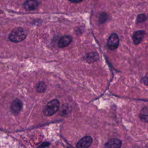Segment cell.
<instances>
[{"label":"cell","instance_id":"6da1fadb","mask_svg":"<svg viewBox=\"0 0 148 148\" xmlns=\"http://www.w3.org/2000/svg\"><path fill=\"white\" fill-rule=\"evenodd\" d=\"M27 36L25 31L21 27H18L13 29L9 35V39L14 43L20 42L23 40Z\"/></svg>","mask_w":148,"mask_h":148},{"label":"cell","instance_id":"7a4b0ae2","mask_svg":"<svg viewBox=\"0 0 148 148\" xmlns=\"http://www.w3.org/2000/svg\"><path fill=\"white\" fill-rule=\"evenodd\" d=\"M60 107L59 101L57 99H53L50 101L44 108L43 113L46 116H50L57 112Z\"/></svg>","mask_w":148,"mask_h":148},{"label":"cell","instance_id":"3957f363","mask_svg":"<svg viewBox=\"0 0 148 148\" xmlns=\"http://www.w3.org/2000/svg\"><path fill=\"white\" fill-rule=\"evenodd\" d=\"M119 38L116 33L112 34L109 38L107 42V46L110 50H114L119 46Z\"/></svg>","mask_w":148,"mask_h":148},{"label":"cell","instance_id":"277c9868","mask_svg":"<svg viewBox=\"0 0 148 148\" xmlns=\"http://www.w3.org/2000/svg\"><path fill=\"white\" fill-rule=\"evenodd\" d=\"M92 142V138L90 136H86L82 138L77 142L76 147L77 148H88Z\"/></svg>","mask_w":148,"mask_h":148},{"label":"cell","instance_id":"5b68a950","mask_svg":"<svg viewBox=\"0 0 148 148\" xmlns=\"http://www.w3.org/2000/svg\"><path fill=\"white\" fill-rule=\"evenodd\" d=\"M122 145L121 140L117 138H112L109 139L105 144L104 148H120Z\"/></svg>","mask_w":148,"mask_h":148},{"label":"cell","instance_id":"8992f818","mask_svg":"<svg viewBox=\"0 0 148 148\" xmlns=\"http://www.w3.org/2000/svg\"><path fill=\"white\" fill-rule=\"evenodd\" d=\"M23 6L27 10H34L38 8V3L36 0H27L24 3Z\"/></svg>","mask_w":148,"mask_h":148},{"label":"cell","instance_id":"52a82bcc","mask_svg":"<svg viewBox=\"0 0 148 148\" xmlns=\"http://www.w3.org/2000/svg\"><path fill=\"white\" fill-rule=\"evenodd\" d=\"M72 38L71 36L69 35H65L63 36L60 38L59 40L57 45L59 47H65L67 46H68L72 42Z\"/></svg>","mask_w":148,"mask_h":148},{"label":"cell","instance_id":"ba28073f","mask_svg":"<svg viewBox=\"0 0 148 148\" xmlns=\"http://www.w3.org/2000/svg\"><path fill=\"white\" fill-rule=\"evenodd\" d=\"M22 103L18 99L14 100L11 105V111L14 114H18L21 110Z\"/></svg>","mask_w":148,"mask_h":148},{"label":"cell","instance_id":"9c48e42d","mask_svg":"<svg viewBox=\"0 0 148 148\" xmlns=\"http://www.w3.org/2000/svg\"><path fill=\"white\" fill-rule=\"evenodd\" d=\"M139 117L142 121L148 122V106H145L142 109Z\"/></svg>","mask_w":148,"mask_h":148},{"label":"cell","instance_id":"30bf717a","mask_svg":"<svg viewBox=\"0 0 148 148\" xmlns=\"http://www.w3.org/2000/svg\"><path fill=\"white\" fill-rule=\"evenodd\" d=\"M143 36H144V32L143 31H138L135 32L134 34V38H133L134 43L135 45H138L140 42H141V40L143 38Z\"/></svg>","mask_w":148,"mask_h":148},{"label":"cell","instance_id":"8fae6325","mask_svg":"<svg viewBox=\"0 0 148 148\" xmlns=\"http://www.w3.org/2000/svg\"><path fill=\"white\" fill-rule=\"evenodd\" d=\"M46 86L45 84V83H43V82H40L38 85H37V90L39 92H44L46 90Z\"/></svg>","mask_w":148,"mask_h":148},{"label":"cell","instance_id":"7c38bea8","mask_svg":"<svg viewBox=\"0 0 148 148\" xmlns=\"http://www.w3.org/2000/svg\"><path fill=\"white\" fill-rule=\"evenodd\" d=\"M143 83L146 85L148 86V73H147V74L145 76V77L143 79Z\"/></svg>","mask_w":148,"mask_h":148},{"label":"cell","instance_id":"4fadbf2b","mask_svg":"<svg viewBox=\"0 0 148 148\" xmlns=\"http://www.w3.org/2000/svg\"><path fill=\"white\" fill-rule=\"evenodd\" d=\"M68 1L71 2H73V3H78V2L82 1L83 0H68Z\"/></svg>","mask_w":148,"mask_h":148}]
</instances>
